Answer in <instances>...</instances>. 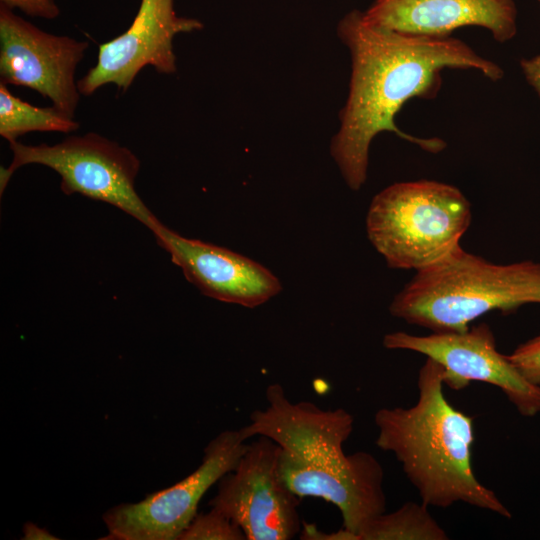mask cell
<instances>
[{
    "label": "cell",
    "mask_w": 540,
    "mask_h": 540,
    "mask_svg": "<svg viewBox=\"0 0 540 540\" xmlns=\"http://www.w3.org/2000/svg\"><path fill=\"white\" fill-rule=\"evenodd\" d=\"M337 32L350 52L351 77L330 153L354 191L366 182L370 144L383 131L393 132L430 153L445 149L447 144L442 139L407 134L394 120L408 100L436 97L444 69H474L492 81L504 76L498 64L480 56L462 40L412 36L376 27L359 10L348 12Z\"/></svg>",
    "instance_id": "1"
},
{
    "label": "cell",
    "mask_w": 540,
    "mask_h": 540,
    "mask_svg": "<svg viewBox=\"0 0 540 540\" xmlns=\"http://www.w3.org/2000/svg\"><path fill=\"white\" fill-rule=\"evenodd\" d=\"M265 396L264 409L253 411L239 429L244 440L265 436L278 444L279 474L290 491L298 498L335 505L343 527L359 536L371 519L386 511V496L379 461L364 451L344 453L353 416L343 408L292 402L279 383L269 384Z\"/></svg>",
    "instance_id": "2"
},
{
    "label": "cell",
    "mask_w": 540,
    "mask_h": 540,
    "mask_svg": "<svg viewBox=\"0 0 540 540\" xmlns=\"http://www.w3.org/2000/svg\"><path fill=\"white\" fill-rule=\"evenodd\" d=\"M202 28L198 19L178 16L174 0H141L128 29L99 45L95 66L77 81L80 94L91 96L107 84L126 92L148 65L158 73L173 74L176 71L174 37Z\"/></svg>",
    "instance_id": "11"
},
{
    "label": "cell",
    "mask_w": 540,
    "mask_h": 540,
    "mask_svg": "<svg viewBox=\"0 0 540 540\" xmlns=\"http://www.w3.org/2000/svg\"><path fill=\"white\" fill-rule=\"evenodd\" d=\"M471 205L455 186L417 180L377 193L366 215V232L388 267L415 271L460 246L470 226Z\"/></svg>",
    "instance_id": "5"
},
{
    "label": "cell",
    "mask_w": 540,
    "mask_h": 540,
    "mask_svg": "<svg viewBox=\"0 0 540 540\" xmlns=\"http://www.w3.org/2000/svg\"><path fill=\"white\" fill-rule=\"evenodd\" d=\"M417 386L413 406L375 413L376 445L394 454L427 506L446 508L463 502L510 519L508 508L474 474L473 418L446 399L443 367L427 358Z\"/></svg>",
    "instance_id": "3"
},
{
    "label": "cell",
    "mask_w": 540,
    "mask_h": 540,
    "mask_svg": "<svg viewBox=\"0 0 540 540\" xmlns=\"http://www.w3.org/2000/svg\"><path fill=\"white\" fill-rule=\"evenodd\" d=\"M248 444L240 430H226L204 449L200 466L175 485L138 503L117 505L103 515L112 540H178L197 514L208 489L232 471Z\"/></svg>",
    "instance_id": "8"
},
{
    "label": "cell",
    "mask_w": 540,
    "mask_h": 540,
    "mask_svg": "<svg viewBox=\"0 0 540 540\" xmlns=\"http://www.w3.org/2000/svg\"><path fill=\"white\" fill-rule=\"evenodd\" d=\"M178 540H246L242 529L218 510L194 516Z\"/></svg>",
    "instance_id": "16"
},
{
    "label": "cell",
    "mask_w": 540,
    "mask_h": 540,
    "mask_svg": "<svg viewBox=\"0 0 540 540\" xmlns=\"http://www.w3.org/2000/svg\"><path fill=\"white\" fill-rule=\"evenodd\" d=\"M362 12L376 27L419 37L446 38L458 28L479 26L504 43L517 32L513 0H374Z\"/></svg>",
    "instance_id": "13"
},
{
    "label": "cell",
    "mask_w": 540,
    "mask_h": 540,
    "mask_svg": "<svg viewBox=\"0 0 540 540\" xmlns=\"http://www.w3.org/2000/svg\"><path fill=\"white\" fill-rule=\"evenodd\" d=\"M538 2H539V5H540V0H538Z\"/></svg>",
    "instance_id": "22"
},
{
    "label": "cell",
    "mask_w": 540,
    "mask_h": 540,
    "mask_svg": "<svg viewBox=\"0 0 540 540\" xmlns=\"http://www.w3.org/2000/svg\"><path fill=\"white\" fill-rule=\"evenodd\" d=\"M78 121L52 107H37L13 95L0 82V135L9 143L30 132L70 133Z\"/></svg>",
    "instance_id": "14"
},
{
    "label": "cell",
    "mask_w": 540,
    "mask_h": 540,
    "mask_svg": "<svg viewBox=\"0 0 540 540\" xmlns=\"http://www.w3.org/2000/svg\"><path fill=\"white\" fill-rule=\"evenodd\" d=\"M387 349L409 350L425 355L443 367V383L461 390L472 381L498 387L524 417L540 413V386L529 382L497 349L493 331L480 323L461 332L426 336L397 331L383 337Z\"/></svg>",
    "instance_id": "9"
},
{
    "label": "cell",
    "mask_w": 540,
    "mask_h": 540,
    "mask_svg": "<svg viewBox=\"0 0 540 540\" xmlns=\"http://www.w3.org/2000/svg\"><path fill=\"white\" fill-rule=\"evenodd\" d=\"M299 536L302 540H360L357 534L344 527L336 532L327 533L306 522H302Z\"/></svg>",
    "instance_id": "19"
},
{
    "label": "cell",
    "mask_w": 540,
    "mask_h": 540,
    "mask_svg": "<svg viewBox=\"0 0 540 540\" xmlns=\"http://www.w3.org/2000/svg\"><path fill=\"white\" fill-rule=\"evenodd\" d=\"M521 69L528 83L540 96V54L520 61Z\"/></svg>",
    "instance_id": "20"
},
{
    "label": "cell",
    "mask_w": 540,
    "mask_h": 540,
    "mask_svg": "<svg viewBox=\"0 0 540 540\" xmlns=\"http://www.w3.org/2000/svg\"><path fill=\"white\" fill-rule=\"evenodd\" d=\"M508 358L525 379L540 386V335L520 344Z\"/></svg>",
    "instance_id": "17"
},
{
    "label": "cell",
    "mask_w": 540,
    "mask_h": 540,
    "mask_svg": "<svg viewBox=\"0 0 540 540\" xmlns=\"http://www.w3.org/2000/svg\"><path fill=\"white\" fill-rule=\"evenodd\" d=\"M152 233L186 280L210 298L255 308L282 290L279 278L271 270L247 256L186 238L161 222Z\"/></svg>",
    "instance_id": "12"
},
{
    "label": "cell",
    "mask_w": 540,
    "mask_h": 540,
    "mask_svg": "<svg viewBox=\"0 0 540 540\" xmlns=\"http://www.w3.org/2000/svg\"><path fill=\"white\" fill-rule=\"evenodd\" d=\"M423 502H406L397 510L379 514L360 531V540H447Z\"/></svg>",
    "instance_id": "15"
},
{
    "label": "cell",
    "mask_w": 540,
    "mask_h": 540,
    "mask_svg": "<svg viewBox=\"0 0 540 540\" xmlns=\"http://www.w3.org/2000/svg\"><path fill=\"white\" fill-rule=\"evenodd\" d=\"M24 540H57L58 537L52 535L45 528H41L32 522H26L23 526Z\"/></svg>",
    "instance_id": "21"
},
{
    "label": "cell",
    "mask_w": 540,
    "mask_h": 540,
    "mask_svg": "<svg viewBox=\"0 0 540 540\" xmlns=\"http://www.w3.org/2000/svg\"><path fill=\"white\" fill-rule=\"evenodd\" d=\"M0 2L11 9H20L32 17L51 20L60 14V9L54 0H0Z\"/></svg>",
    "instance_id": "18"
},
{
    "label": "cell",
    "mask_w": 540,
    "mask_h": 540,
    "mask_svg": "<svg viewBox=\"0 0 540 540\" xmlns=\"http://www.w3.org/2000/svg\"><path fill=\"white\" fill-rule=\"evenodd\" d=\"M540 304V262L495 264L461 246L416 271L389 312L432 332H461L482 315Z\"/></svg>",
    "instance_id": "4"
},
{
    "label": "cell",
    "mask_w": 540,
    "mask_h": 540,
    "mask_svg": "<svg viewBox=\"0 0 540 540\" xmlns=\"http://www.w3.org/2000/svg\"><path fill=\"white\" fill-rule=\"evenodd\" d=\"M258 437L248 444L236 467L218 481L209 505L237 524L246 540H289L302 527L299 500L280 477V446Z\"/></svg>",
    "instance_id": "7"
},
{
    "label": "cell",
    "mask_w": 540,
    "mask_h": 540,
    "mask_svg": "<svg viewBox=\"0 0 540 540\" xmlns=\"http://www.w3.org/2000/svg\"><path fill=\"white\" fill-rule=\"evenodd\" d=\"M9 144L12 160L8 167H1V193L17 169L38 164L60 176V188L66 195L78 193L113 205L151 232L160 223L135 189L141 165L139 158L118 142L88 132L68 136L55 145H25L18 140Z\"/></svg>",
    "instance_id": "6"
},
{
    "label": "cell",
    "mask_w": 540,
    "mask_h": 540,
    "mask_svg": "<svg viewBox=\"0 0 540 540\" xmlns=\"http://www.w3.org/2000/svg\"><path fill=\"white\" fill-rule=\"evenodd\" d=\"M87 41L47 33L0 4L1 83L24 86L74 118L80 100L75 72Z\"/></svg>",
    "instance_id": "10"
}]
</instances>
